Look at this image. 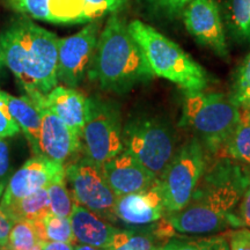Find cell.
I'll return each instance as SVG.
<instances>
[{"instance_id":"cell-1","label":"cell","mask_w":250,"mask_h":250,"mask_svg":"<svg viewBox=\"0 0 250 250\" xmlns=\"http://www.w3.org/2000/svg\"><path fill=\"white\" fill-rule=\"evenodd\" d=\"M247 183L248 166L219 158L206 169L186 208L167 214L168 223L188 235H212L242 227L237 208Z\"/></svg>"},{"instance_id":"cell-2","label":"cell","mask_w":250,"mask_h":250,"mask_svg":"<svg viewBox=\"0 0 250 250\" xmlns=\"http://www.w3.org/2000/svg\"><path fill=\"white\" fill-rule=\"evenodd\" d=\"M102 89L124 93L154 77L143 50L118 13L109 15L88 70Z\"/></svg>"},{"instance_id":"cell-3","label":"cell","mask_w":250,"mask_h":250,"mask_svg":"<svg viewBox=\"0 0 250 250\" xmlns=\"http://www.w3.org/2000/svg\"><path fill=\"white\" fill-rule=\"evenodd\" d=\"M129 29L154 76L170 81L186 92L204 90L208 87L206 71L179 44L139 20L130 22Z\"/></svg>"},{"instance_id":"cell-4","label":"cell","mask_w":250,"mask_h":250,"mask_svg":"<svg viewBox=\"0 0 250 250\" xmlns=\"http://www.w3.org/2000/svg\"><path fill=\"white\" fill-rule=\"evenodd\" d=\"M241 118V109L223 93L186 92L180 126L195 132L206 151L220 154Z\"/></svg>"},{"instance_id":"cell-5","label":"cell","mask_w":250,"mask_h":250,"mask_svg":"<svg viewBox=\"0 0 250 250\" xmlns=\"http://www.w3.org/2000/svg\"><path fill=\"white\" fill-rule=\"evenodd\" d=\"M123 151L159 179L176 153V137L168 122L155 116H139L123 127Z\"/></svg>"},{"instance_id":"cell-6","label":"cell","mask_w":250,"mask_h":250,"mask_svg":"<svg viewBox=\"0 0 250 250\" xmlns=\"http://www.w3.org/2000/svg\"><path fill=\"white\" fill-rule=\"evenodd\" d=\"M206 169V148L197 137H192L177 149L158 179L167 214L186 208Z\"/></svg>"},{"instance_id":"cell-7","label":"cell","mask_w":250,"mask_h":250,"mask_svg":"<svg viewBox=\"0 0 250 250\" xmlns=\"http://www.w3.org/2000/svg\"><path fill=\"white\" fill-rule=\"evenodd\" d=\"M83 154L100 167L123 152V127L116 105L89 99V110L81 133Z\"/></svg>"},{"instance_id":"cell-8","label":"cell","mask_w":250,"mask_h":250,"mask_svg":"<svg viewBox=\"0 0 250 250\" xmlns=\"http://www.w3.org/2000/svg\"><path fill=\"white\" fill-rule=\"evenodd\" d=\"M24 39L27 43V76L30 90L46 95L58 86L59 39L51 31L37 26L29 18L22 17Z\"/></svg>"},{"instance_id":"cell-9","label":"cell","mask_w":250,"mask_h":250,"mask_svg":"<svg viewBox=\"0 0 250 250\" xmlns=\"http://www.w3.org/2000/svg\"><path fill=\"white\" fill-rule=\"evenodd\" d=\"M65 179L76 204L85 206L110 223H116L117 196L109 186L102 168L87 159H77L65 167Z\"/></svg>"},{"instance_id":"cell-10","label":"cell","mask_w":250,"mask_h":250,"mask_svg":"<svg viewBox=\"0 0 250 250\" xmlns=\"http://www.w3.org/2000/svg\"><path fill=\"white\" fill-rule=\"evenodd\" d=\"M101 26L102 19H98L74 35L59 39L58 81L64 86L76 88L85 78L98 45Z\"/></svg>"},{"instance_id":"cell-11","label":"cell","mask_w":250,"mask_h":250,"mask_svg":"<svg viewBox=\"0 0 250 250\" xmlns=\"http://www.w3.org/2000/svg\"><path fill=\"white\" fill-rule=\"evenodd\" d=\"M29 98L39 105L42 115L37 155L45 156L64 167L79 159L78 155L83 151L80 136L46 107L43 103V94L35 93Z\"/></svg>"},{"instance_id":"cell-12","label":"cell","mask_w":250,"mask_h":250,"mask_svg":"<svg viewBox=\"0 0 250 250\" xmlns=\"http://www.w3.org/2000/svg\"><path fill=\"white\" fill-rule=\"evenodd\" d=\"M182 18L187 30L197 42L219 57H228L225 26L215 0H192L184 8Z\"/></svg>"},{"instance_id":"cell-13","label":"cell","mask_w":250,"mask_h":250,"mask_svg":"<svg viewBox=\"0 0 250 250\" xmlns=\"http://www.w3.org/2000/svg\"><path fill=\"white\" fill-rule=\"evenodd\" d=\"M64 171L65 167L61 164L43 155L33 156L9 179L0 198V205H6L46 188L57 175Z\"/></svg>"},{"instance_id":"cell-14","label":"cell","mask_w":250,"mask_h":250,"mask_svg":"<svg viewBox=\"0 0 250 250\" xmlns=\"http://www.w3.org/2000/svg\"><path fill=\"white\" fill-rule=\"evenodd\" d=\"M166 212L159 180L147 190L117 196L115 214L121 223L133 227L154 225Z\"/></svg>"},{"instance_id":"cell-15","label":"cell","mask_w":250,"mask_h":250,"mask_svg":"<svg viewBox=\"0 0 250 250\" xmlns=\"http://www.w3.org/2000/svg\"><path fill=\"white\" fill-rule=\"evenodd\" d=\"M101 168L116 196L147 190L158 180L154 174L126 151L114 156Z\"/></svg>"},{"instance_id":"cell-16","label":"cell","mask_w":250,"mask_h":250,"mask_svg":"<svg viewBox=\"0 0 250 250\" xmlns=\"http://www.w3.org/2000/svg\"><path fill=\"white\" fill-rule=\"evenodd\" d=\"M43 103L81 138L88 116L89 99L71 87L56 86L44 95Z\"/></svg>"},{"instance_id":"cell-17","label":"cell","mask_w":250,"mask_h":250,"mask_svg":"<svg viewBox=\"0 0 250 250\" xmlns=\"http://www.w3.org/2000/svg\"><path fill=\"white\" fill-rule=\"evenodd\" d=\"M70 220L76 243L81 245L108 248L120 230L107 219L78 204L74 206Z\"/></svg>"},{"instance_id":"cell-18","label":"cell","mask_w":250,"mask_h":250,"mask_svg":"<svg viewBox=\"0 0 250 250\" xmlns=\"http://www.w3.org/2000/svg\"><path fill=\"white\" fill-rule=\"evenodd\" d=\"M0 48L6 67L13 73L24 92L28 93L30 85L27 76V43L20 18L0 34Z\"/></svg>"},{"instance_id":"cell-19","label":"cell","mask_w":250,"mask_h":250,"mask_svg":"<svg viewBox=\"0 0 250 250\" xmlns=\"http://www.w3.org/2000/svg\"><path fill=\"white\" fill-rule=\"evenodd\" d=\"M7 105L9 114L13 117L19 129L22 131L35 155L39 154V142L41 125H42V115L39 105L29 96H13L11 94L0 90Z\"/></svg>"},{"instance_id":"cell-20","label":"cell","mask_w":250,"mask_h":250,"mask_svg":"<svg viewBox=\"0 0 250 250\" xmlns=\"http://www.w3.org/2000/svg\"><path fill=\"white\" fill-rule=\"evenodd\" d=\"M0 208L13 219L14 223L18 220H41L51 212L46 188L6 205H0Z\"/></svg>"},{"instance_id":"cell-21","label":"cell","mask_w":250,"mask_h":250,"mask_svg":"<svg viewBox=\"0 0 250 250\" xmlns=\"http://www.w3.org/2000/svg\"><path fill=\"white\" fill-rule=\"evenodd\" d=\"M225 22L236 42L250 44V0H226Z\"/></svg>"},{"instance_id":"cell-22","label":"cell","mask_w":250,"mask_h":250,"mask_svg":"<svg viewBox=\"0 0 250 250\" xmlns=\"http://www.w3.org/2000/svg\"><path fill=\"white\" fill-rule=\"evenodd\" d=\"M219 158H227L250 166V120L246 112L241 111L240 122L221 149Z\"/></svg>"},{"instance_id":"cell-23","label":"cell","mask_w":250,"mask_h":250,"mask_svg":"<svg viewBox=\"0 0 250 250\" xmlns=\"http://www.w3.org/2000/svg\"><path fill=\"white\" fill-rule=\"evenodd\" d=\"M37 232L43 241L67 242L76 245L73 230H72L70 218L61 217L52 212L46 214L41 220L33 221Z\"/></svg>"},{"instance_id":"cell-24","label":"cell","mask_w":250,"mask_h":250,"mask_svg":"<svg viewBox=\"0 0 250 250\" xmlns=\"http://www.w3.org/2000/svg\"><path fill=\"white\" fill-rule=\"evenodd\" d=\"M164 245L153 229L145 233L120 229L105 250H160Z\"/></svg>"},{"instance_id":"cell-25","label":"cell","mask_w":250,"mask_h":250,"mask_svg":"<svg viewBox=\"0 0 250 250\" xmlns=\"http://www.w3.org/2000/svg\"><path fill=\"white\" fill-rule=\"evenodd\" d=\"M160 250H229L228 235L212 234L199 237H171Z\"/></svg>"},{"instance_id":"cell-26","label":"cell","mask_w":250,"mask_h":250,"mask_svg":"<svg viewBox=\"0 0 250 250\" xmlns=\"http://www.w3.org/2000/svg\"><path fill=\"white\" fill-rule=\"evenodd\" d=\"M46 189L49 193L50 210L52 213L70 218L76 206V202L65 179V171L57 175L46 187Z\"/></svg>"},{"instance_id":"cell-27","label":"cell","mask_w":250,"mask_h":250,"mask_svg":"<svg viewBox=\"0 0 250 250\" xmlns=\"http://www.w3.org/2000/svg\"><path fill=\"white\" fill-rule=\"evenodd\" d=\"M43 242L33 221L18 220L9 234L7 246L12 250H42Z\"/></svg>"},{"instance_id":"cell-28","label":"cell","mask_w":250,"mask_h":250,"mask_svg":"<svg viewBox=\"0 0 250 250\" xmlns=\"http://www.w3.org/2000/svg\"><path fill=\"white\" fill-rule=\"evenodd\" d=\"M229 96L242 111H250V54L237 68Z\"/></svg>"},{"instance_id":"cell-29","label":"cell","mask_w":250,"mask_h":250,"mask_svg":"<svg viewBox=\"0 0 250 250\" xmlns=\"http://www.w3.org/2000/svg\"><path fill=\"white\" fill-rule=\"evenodd\" d=\"M83 21L89 23L105 15L118 13L127 4V0H80Z\"/></svg>"},{"instance_id":"cell-30","label":"cell","mask_w":250,"mask_h":250,"mask_svg":"<svg viewBox=\"0 0 250 250\" xmlns=\"http://www.w3.org/2000/svg\"><path fill=\"white\" fill-rule=\"evenodd\" d=\"M6 4L23 17L51 23L49 0H6Z\"/></svg>"},{"instance_id":"cell-31","label":"cell","mask_w":250,"mask_h":250,"mask_svg":"<svg viewBox=\"0 0 250 250\" xmlns=\"http://www.w3.org/2000/svg\"><path fill=\"white\" fill-rule=\"evenodd\" d=\"M151 7L165 17L175 18L182 15L184 8L192 0H146Z\"/></svg>"},{"instance_id":"cell-32","label":"cell","mask_w":250,"mask_h":250,"mask_svg":"<svg viewBox=\"0 0 250 250\" xmlns=\"http://www.w3.org/2000/svg\"><path fill=\"white\" fill-rule=\"evenodd\" d=\"M20 132L18 124L9 114L7 105L0 95V138H8Z\"/></svg>"},{"instance_id":"cell-33","label":"cell","mask_w":250,"mask_h":250,"mask_svg":"<svg viewBox=\"0 0 250 250\" xmlns=\"http://www.w3.org/2000/svg\"><path fill=\"white\" fill-rule=\"evenodd\" d=\"M229 250H250V228H235L228 234Z\"/></svg>"},{"instance_id":"cell-34","label":"cell","mask_w":250,"mask_h":250,"mask_svg":"<svg viewBox=\"0 0 250 250\" xmlns=\"http://www.w3.org/2000/svg\"><path fill=\"white\" fill-rule=\"evenodd\" d=\"M237 217L241 221L242 227L250 228V166H248V183L237 208Z\"/></svg>"},{"instance_id":"cell-35","label":"cell","mask_w":250,"mask_h":250,"mask_svg":"<svg viewBox=\"0 0 250 250\" xmlns=\"http://www.w3.org/2000/svg\"><path fill=\"white\" fill-rule=\"evenodd\" d=\"M14 226V220L0 208V248L8 245L9 234Z\"/></svg>"},{"instance_id":"cell-36","label":"cell","mask_w":250,"mask_h":250,"mask_svg":"<svg viewBox=\"0 0 250 250\" xmlns=\"http://www.w3.org/2000/svg\"><path fill=\"white\" fill-rule=\"evenodd\" d=\"M9 169V148L4 138H0V180H2Z\"/></svg>"},{"instance_id":"cell-37","label":"cell","mask_w":250,"mask_h":250,"mask_svg":"<svg viewBox=\"0 0 250 250\" xmlns=\"http://www.w3.org/2000/svg\"><path fill=\"white\" fill-rule=\"evenodd\" d=\"M42 250H74V245L67 242L45 241L43 242Z\"/></svg>"},{"instance_id":"cell-38","label":"cell","mask_w":250,"mask_h":250,"mask_svg":"<svg viewBox=\"0 0 250 250\" xmlns=\"http://www.w3.org/2000/svg\"><path fill=\"white\" fill-rule=\"evenodd\" d=\"M74 250H105V248H98V247H93L88 245H81V243H76L74 245Z\"/></svg>"},{"instance_id":"cell-39","label":"cell","mask_w":250,"mask_h":250,"mask_svg":"<svg viewBox=\"0 0 250 250\" xmlns=\"http://www.w3.org/2000/svg\"><path fill=\"white\" fill-rule=\"evenodd\" d=\"M5 67H6V65H5V61H4V56H2L1 48H0V76H1L2 72H4Z\"/></svg>"},{"instance_id":"cell-40","label":"cell","mask_w":250,"mask_h":250,"mask_svg":"<svg viewBox=\"0 0 250 250\" xmlns=\"http://www.w3.org/2000/svg\"><path fill=\"white\" fill-rule=\"evenodd\" d=\"M5 190V182L2 180H0V198H1V195L2 192H4Z\"/></svg>"},{"instance_id":"cell-41","label":"cell","mask_w":250,"mask_h":250,"mask_svg":"<svg viewBox=\"0 0 250 250\" xmlns=\"http://www.w3.org/2000/svg\"><path fill=\"white\" fill-rule=\"evenodd\" d=\"M0 250H12V249L9 248L8 246H5V247H1V248H0Z\"/></svg>"},{"instance_id":"cell-42","label":"cell","mask_w":250,"mask_h":250,"mask_svg":"<svg viewBox=\"0 0 250 250\" xmlns=\"http://www.w3.org/2000/svg\"><path fill=\"white\" fill-rule=\"evenodd\" d=\"M243 112H246V115H247V116H248V118L250 120V111H243Z\"/></svg>"}]
</instances>
